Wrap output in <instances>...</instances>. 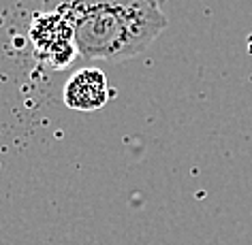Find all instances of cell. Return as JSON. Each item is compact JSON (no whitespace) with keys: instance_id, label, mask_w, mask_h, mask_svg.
Segmentation results:
<instances>
[{"instance_id":"obj_1","label":"cell","mask_w":252,"mask_h":245,"mask_svg":"<svg viewBox=\"0 0 252 245\" xmlns=\"http://www.w3.org/2000/svg\"><path fill=\"white\" fill-rule=\"evenodd\" d=\"M71 22L77 54L86 60L120 62L141 54L169 26L150 0H43Z\"/></svg>"},{"instance_id":"obj_2","label":"cell","mask_w":252,"mask_h":245,"mask_svg":"<svg viewBox=\"0 0 252 245\" xmlns=\"http://www.w3.org/2000/svg\"><path fill=\"white\" fill-rule=\"evenodd\" d=\"M30 39L39 55L54 68H64L66 64H71L75 55H79L75 47L71 22L58 11H41L39 15H34Z\"/></svg>"},{"instance_id":"obj_3","label":"cell","mask_w":252,"mask_h":245,"mask_svg":"<svg viewBox=\"0 0 252 245\" xmlns=\"http://www.w3.org/2000/svg\"><path fill=\"white\" fill-rule=\"evenodd\" d=\"M62 98H64V105L73 111L92 113L103 109L111 98L107 75L94 66L81 68L68 77L62 90Z\"/></svg>"},{"instance_id":"obj_4","label":"cell","mask_w":252,"mask_h":245,"mask_svg":"<svg viewBox=\"0 0 252 245\" xmlns=\"http://www.w3.org/2000/svg\"><path fill=\"white\" fill-rule=\"evenodd\" d=\"M150 2H154L156 7H160V4H162V2H167V0H150Z\"/></svg>"}]
</instances>
